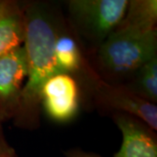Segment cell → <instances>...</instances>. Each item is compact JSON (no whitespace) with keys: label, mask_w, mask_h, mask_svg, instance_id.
Returning <instances> with one entry per match:
<instances>
[{"label":"cell","mask_w":157,"mask_h":157,"mask_svg":"<svg viewBox=\"0 0 157 157\" xmlns=\"http://www.w3.org/2000/svg\"><path fill=\"white\" fill-rule=\"evenodd\" d=\"M25 15L26 78L23 86L14 124L23 129H36L40 122V95L45 83L56 73L54 42L64 19L49 5L33 2L24 5Z\"/></svg>","instance_id":"6da1fadb"},{"label":"cell","mask_w":157,"mask_h":157,"mask_svg":"<svg viewBox=\"0 0 157 157\" xmlns=\"http://www.w3.org/2000/svg\"><path fill=\"white\" fill-rule=\"evenodd\" d=\"M94 52L99 76L112 84H124L157 56V31L116 28Z\"/></svg>","instance_id":"7a4b0ae2"},{"label":"cell","mask_w":157,"mask_h":157,"mask_svg":"<svg viewBox=\"0 0 157 157\" xmlns=\"http://www.w3.org/2000/svg\"><path fill=\"white\" fill-rule=\"evenodd\" d=\"M128 6V0H70L68 25L79 42L84 39L94 52L117 28Z\"/></svg>","instance_id":"3957f363"},{"label":"cell","mask_w":157,"mask_h":157,"mask_svg":"<svg viewBox=\"0 0 157 157\" xmlns=\"http://www.w3.org/2000/svg\"><path fill=\"white\" fill-rule=\"evenodd\" d=\"M94 103L111 113H126L140 119L153 130H157V107L142 100L123 84H112L98 77L90 85Z\"/></svg>","instance_id":"277c9868"},{"label":"cell","mask_w":157,"mask_h":157,"mask_svg":"<svg viewBox=\"0 0 157 157\" xmlns=\"http://www.w3.org/2000/svg\"><path fill=\"white\" fill-rule=\"evenodd\" d=\"M82 88L78 80L67 73L52 76L41 90V111L57 123H67L78 115Z\"/></svg>","instance_id":"5b68a950"},{"label":"cell","mask_w":157,"mask_h":157,"mask_svg":"<svg viewBox=\"0 0 157 157\" xmlns=\"http://www.w3.org/2000/svg\"><path fill=\"white\" fill-rule=\"evenodd\" d=\"M54 56L60 73L72 75L82 86L88 88L99 74L85 57L83 46L65 20L58 31L54 42Z\"/></svg>","instance_id":"8992f818"},{"label":"cell","mask_w":157,"mask_h":157,"mask_svg":"<svg viewBox=\"0 0 157 157\" xmlns=\"http://www.w3.org/2000/svg\"><path fill=\"white\" fill-rule=\"evenodd\" d=\"M26 75V55L24 46L0 58L1 123L16 115Z\"/></svg>","instance_id":"52a82bcc"},{"label":"cell","mask_w":157,"mask_h":157,"mask_svg":"<svg viewBox=\"0 0 157 157\" xmlns=\"http://www.w3.org/2000/svg\"><path fill=\"white\" fill-rule=\"evenodd\" d=\"M122 135V143L113 157H157L155 131L140 119L121 113H112Z\"/></svg>","instance_id":"ba28073f"},{"label":"cell","mask_w":157,"mask_h":157,"mask_svg":"<svg viewBox=\"0 0 157 157\" xmlns=\"http://www.w3.org/2000/svg\"><path fill=\"white\" fill-rule=\"evenodd\" d=\"M25 39L24 6L17 3L0 17V58L22 47Z\"/></svg>","instance_id":"9c48e42d"},{"label":"cell","mask_w":157,"mask_h":157,"mask_svg":"<svg viewBox=\"0 0 157 157\" xmlns=\"http://www.w3.org/2000/svg\"><path fill=\"white\" fill-rule=\"evenodd\" d=\"M156 0H131L117 28L148 32L156 30Z\"/></svg>","instance_id":"30bf717a"},{"label":"cell","mask_w":157,"mask_h":157,"mask_svg":"<svg viewBox=\"0 0 157 157\" xmlns=\"http://www.w3.org/2000/svg\"><path fill=\"white\" fill-rule=\"evenodd\" d=\"M124 86L142 100L157 103V56L147 61Z\"/></svg>","instance_id":"8fae6325"},{"label":"cell","mask_w":157,"mask_h":157,"mask_svg":"<svg viewBox=\"0 0 157 157\" xmlns=\"http://www.w3.org/2000/svg\"><path fill=\"white\" fill-rule=\"evenodd\" d=\"M0 122V157H4L5 154L8 151V149L11 147V146L8 144L7 140L6 138V135L3 130V126Z\"/></svg>","instance_id":"7c38bea8"},{"label":"cell","mask_w":157,"mask_h":157,"mask_svg":"<svg viewBox=\"0 0 157 157\" xmlns=\"http://www.w3.org/2000/svg\"><path fill=\"white\" fill-rule=\"evenodd\" d=\"M66 157H102L94 153L83 151L80 149H72L66 153Z\"/></svg>","instance_id":"4fadbf2b"},{"label":"cell","mask_w":157,"mask_h":157,"mask_svg":"<svg viewBox=\"0 0 157 157\" xmlns=\"http://www.w3.org/2000/svg\"><path fill=\"white\" fill-rule=\"evenodd\" d=\"M17 4L16 1L11 0H0V17L11 10Z\"/></svg>","instance_id":"5bb4252c"},{"label":"cell","mask_w":157,"mask_h":157,"mask_svg":"<svg viewBox=\"0 0 157 157\" xmlns=\"http://www.w3.org/2000/svg\"><path fill=\"white\" fill-rule=\"evenodd\" d=\"M4 157H17V154H16V152H15V150L11 147L8 149V151L5 154Z\"/></svg>","instance_id":"9a60e30c"}]
</instances>
